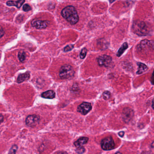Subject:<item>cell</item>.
<instances>
[{
  "mask_svg": "<svg viewBox=\"0 0 154 154\" xmlns=\"http://www.w3.org/2000/svg\"><path fill=\"white\" fill-rule=\"evenodd\" d=\"M18 58L21 62H24L25 60L26 55L24 51H21L18 53Z\"/></svg>",
  "mask_w": 154,
  "mask_h": 154,
  "instance_id": "obj_17",
  "label": "cell"
},
{
  "mask_svg": "<svg viewBox=\"0 0 154 154\" xmlns=\"http://www.w3.org/2000/svg\"><path fill=\"white\" fill-rule=\"evenodd\" d=\"M92 105L90 103L84 102L80 104L77 108L78 112L83 115H85L91 110Z\"/></svg>",
  "mask_w": 154,
  "mask_h": 154,
  "instance_id": "obj_8",
  "label": "cell"
},
{
  "mask_svg": "<svg viewBox=\"0 0 154 154\" xmlns=\"http://www.w3.org/2000/svg\"><path fill=\"white\" fill-rule=\"evenodd\" d=\"M40 118L38 115L33 114L27 116L25 119V123L27 126L34 127L39 123Z\"/></svg>",
  "mask_w": 154,
  "mask_h": 154,
  "instance_id": "obj_6",
  "label": "cell"
},
{
  "mask_svg": "<svg viewBox=\"0 0 154 154\" xmlns=\"http://www.w3.org/2000/svg\"><path fill=\"white\" fill-rule=\"evenodd\" d=\"M153 74H152V84H153Z\"/></svg>",
  "mask_w": 154,
  "mask_h": 154,
  "instance_id": "obj_28",
  "label": "cell"
},
{
  "mask_svg": "<svg viewBox=\"0 0 154 154\" xmlns=\"http://www.w3.org/2000/svg\"><path fill=\"white\" fill-rule=\"evenodd\" d=\"M85 148L82 147L77 148V153H78L79 154H82L85 152Z\"/></svg>",
  "mask_w": 154,
  "mask_h": 154,
  "instance_id": "obj_22",
  "label": "cell"
},
{
  "mask_svg": "<svg viewBox=\"0 0 154 154\" xmlns=\"http://www.w3.org/2000/svg\"><path fill=\"white\" fill-rule=\"evenodd\" d=\"M152 108H153V100L152 101Z\"/></svg>",
  "mask_w": 154,
  "mask_h": 154,
  "instance_id": "obj_30",
  "label": "cell"
},
{
  "mask_svg": "<svg viewBox=\"0 0 154 154\" xmlns=\"http://www.w3.org/2000/svg\"><path fill=\"white\" fill-rule=\"evenodd\" d=\"M17 149H18V147L17 145H13L10 150L8 154H16Z\"/></svg>",
  "mask_w": 154,
  "mask_h": 154,
  "instance_id": "obj_18",
  "label": "cell"
},
{
  "mask_svg": "<svg viewBox=\"0 0 154 154\" xmlns=\"http://www.w3.org/2000/svg\"><path fill=\"white\" fill-rule=\"evenodd\" d=\"M115 154H122L121 153H120V152H117V153H115Z\"/></svg>",
  "mask_w": 154,
  "mask_h": 154,
  "instance_id": "obj_29",
  "label": "cell"
},
{
  "mask_svg": "<svg viewBox=\"0 0 154 154\" xmlns=\"http://www.w3.org/2000/svg\"><path fill=\"white\" fill-rule=\"evenodd\" d=\"M24 2L25 1L23 0L17 1H8L7 2V4L8 6H15L17 8H20Z\"/></svg>",
  "mask_w": 154,
  "mask_h": 154,
  "instance_id": "obj_14",
  "label": "cell"
},
{
  "mask_svg": "<svg viewBox=\"0 0 154 154\" xmlns=\"http://www.w3.org/2000/svg\"><path fill=\"white\" fill-rule=\"evenodd\" d=\"M74 72V69L71 66L65 65L60 68L59 76L62 79H67L73 77Z\"/></svg>",
  "mask_w": 154,
  "mask_h": 154,
  "instance_id": "obj_3",
  "label": "cell"
},
{
  "mask_svg": "<svg viewBox=\"0 0 154 154\" xmlns=\"http://www.w3.org/2000/svg\"><path fill=\"white\" fill-rule=\"evenodd\" d=\"M151 41H149L147 39L143 40L141 43L137 46V49L139 51H147L152 47L153 48V44L151 43Z\"/></svg>",
  "mask_w": 154,
  "mask_h": 154,
  "instance_id": "obj_9",
  "label": "cell"
},
{
  "mask_svg": "<svg viewBox=\"0 0 154 154\" xmlns=\"http://www.w3.org/2000/svg\"><path fill=\"white\" fill-rule=\"evenodd\" d=\"M119 136L121 137H123V136L124 135V132H120L119 133Z\"/></svg>",
  "mask_w": 154,
  "mask_h": 154,
  "instance_id": "obj_25",
  "label": "cell"
},
{
  "mask_svg": "<svg viewBox=\"0 0 154 154\" xmlns=\"http://www.w3.org/2000/svg\"><path fill=\"white\" fill-rule=\"evenodd\" d=\"M103 98L105 100L109 99L111 96V93L108 91H105L103 94Z\"/></svg>",
  "mask_w": 154,
  "mask_h": 154,
  "instance_id": "obj_20",
  "label": "cell"
},
{
  "mask_svg": "<svg viewBox=\"0 0 154 154\" xmlns=\"http://www.w3.org/2000/svg\"><path fill=\"white\" fill-rule=\"evenodd\" d=\"M29 77H30V74L29 72L21 74L17 78V82L18 83H22L25 80H28Z\"/></svg>",
  "mask_w": 154,
  "mask_h": 154,
  "instance_id": "obj_13",
  "label": "cell"
},
{
  "mask_svg": "<svg viewBox=\"0 0 154 154\" xmlns=\"http://www.w3.org/2000/svg\"><path fill=\"white\" fill-rule=\"evenodd\" d=\"M61 15L71 24H75L79 21V16L77 10L73 6L66 7L62 10Z\"/></svg>",
  "mask_w": 154,
  "mask_h": 154,
  "instance_id": "obj_1",
  "label": "cell"
},
{
  "mask_svg": "<svg viewBox=\"0 0 154 154\" xmlns=\"http://www.w3.org/2000/svg\"><path fill=\"white\" fill-rule=\"evenodd\" d=\"M87 50L86 48H84L82 49L80 52V57L81 59H84L86 56V53H87Z\"/></svg>",
  "mask_w": 154,
  "mask_h": 154,
  "instance_id": "obj_19",
  "label": "cell"
},
{
  "mask_svg": "<svg viewBox=\"0 0 154 154\" xmlns=\"http://www.w3.org/2000/svg\"><path fill=\"white\" fill-rule=\"evenodd\" d=\"M41 96L43 98L49 99H52L55 97V93L52 90H49L41 94Z\"/></svg>",
  "mask_w": 154,
  "mask_h": 154,
  "instance_id": "obj_12",
  "label": "cell"
},
{
  "mask_svg": "<svg viewBox=\"0 0 154 154\" xmlns=\"http://www.w3.org/2000/svg\"><path fill=\"white\" fill-rule=\"evenodd\" d=\"M101 146L102 148L104 150H112L114 148L115 143L112 137L108 136L104 138L102 140L101 142Z\"/></svg>",
  "mask_w": 154,
  "mask_h": 154,
  "instance_id": "obj_4",
  "label": "cell"
},
{
  "mask_svg": "<svg viewBox=\"0 0 154 154\" xmlns=\"http://www.w3.org/2000/svg\"><path fill=\"white\" fill-rule=\"evenodd\" d=\"M133 111L131 108H124L122 112V119L125 122H128L133 119Z\"/></svg>",
  "mask_w": 154,
  "mask_h": 154,
  "instance_id": "obj_10",
  "label": "cell"
},
{
  "mask_svg": "<svg viewBox=\"0 0 154 154\" xmlns=\"http://www.w3.org/2000/svg\"><path fill=\"white\" fill-rule=\"evenodd\" d=\"M74 48V45H69L66 46L64 49L65 52H68L72 50Z\"/></svg>",
  "mask_w": 154,
  "mask_h": 154,
  "instance_id": "obj_23",
  "label": "cell"
},
{
  "mask_svg": "<svg viewBox=\"0 0 154 154\" xmlns=\"http://www.w3.org/2000/svg\"><path fill=\"white\" fill-rule=\"evenodd\" d=\"M97 63L100 66L108 67L112 62V58L110 56L107 55H103L97 58Z\"/></svg>",
  "mask_w": 154,
  "mask_h": 154,
  "instance_id": "obj_5",
  "label": "cell"
},
{
  "mask_svg": "<svg viewBox=\"0 0 154 154\" xmlns=\"http://www.w3.org/2000/svg\"><path fill=\"white\" fill-rule=\"evenodd\" d=\"M138 66V71H137V74H141L147 71L148 69V67L147 66L142 63H137Z\"/></svg>",
  "mask_w": 154,
  "mask_h": 154,
  "instance_id": "obj_15",
  "label": "cell"
},
{
  "mask_svg": "<svg viewBox=\"0 0 154 154\" xmlns=\"http://www.w3.org/2000/svg\"><path fill=\"white\" fill-rule=\"evenodd\" d=\"M49 23V21H42L35 19L31 22V25L37 29H43L47 28Z\"/></svg>",
  "mask_w": 154,
  "mask_h": 154,
  "instance_id": "obj_7",
  "label": "cell"
},
{
  "mask_svg": "<svg viewBox=\"0 0 154 154\" xmlns=\"http://www.w3.org/2000/svg\"><path fill=\"white\" fill-rule=\"evenodd\" d=\"M4 33H5V32H4L3 29L0 28V38H1L4 35Z\"/></svg>",
  "mask_w": 154,
  "mask_h": 154,
  "instance_id": "obj_24",
  "label": "cell"
},
{
  "mask_svg": "<svg viewBox=\"0 0 154 154\" xmlns=\"http://www.w3.org/2000/svg\"><path fill=\"white\" fill-rule=\"evenodd\" d=\"M133 29L136 35L139 36L147 35L148 33L147 27L144 22L136 21L133 24Z\"/></svg>",
  "mask_w": 154,
  "mask_h": 154,
  "instance_id": "obj_2",
  "label": "cell"
},
{
  "mask_svg": "<svg viewBox=\"0 0 154 154\" xmlns=\"http://www.w3.org/2000/svg\"><path fill=\"white\" fill-rule=\"evenodd\" d=\"M3 119H4V117H3V115L0 114V122H2Z\"/></svg>",
  "mask_w": 154,
  "mask_h": 154,
  "instance_id": "obj_26",
  "label": "cell"
},
{
  "mask_svg": "<svg viewBox=\"0 0 154 154\" xmlns=\"http://www.w3.org/2000/svg\"><path fill=\"white\" fill-rule=\"evenodd\" d=\"M23 10L24 11L27 12V11L31 10V7L29 4H25V5H24L23 7Z\"/></svg>",
  "mask_w": 154,
  "mask_h": 154,
  "instance_id": "obj_21",
  "label": "cell"
},
{
  "mask_svg": "<svg viewBox=\"0 0 154 154\" xmlns=\"http://www.w3.org/2000/svg\"><path fill=\"white\" fill-rule=\"evenodd\" d=\"M57 154H68L66 152H65V151H60V152L57 153Z\"/></svg>",
  "mask_w": 154,
  "mask_h": 154,
  "instance_id": "obj_27",
  "label": "cell"
},
{
  "mask_svg": "<svg viewBox=\"0 0 154 154\" xmlns=\"http://www.w3.org/2000/svg\"><path fill=\"white\" fill-rule=\"evenodd\" d=\"M127 48H128V44H127V43H124L121 48L119 49L117 53V57H120Z\"/></svg>",
  "mask_w": 154,
  "mask_h": 154,
  "instance_id": "obj_16",
  "label": "cell"
},
{
  "mask_svg": "<svg viewBox=\"0 0 154 154\" xmlns=\"http://www.w3.org/2000/svg\"><path fill=\"white\" fill-rule=\"evenodd\" d=\"M89 140V138L86 137H82L79 138L77 141L74 142V145L77 147H82L83 145L86 144Z\"/></svg>",
  "mask_w": 154,
  "mask_h": 154,
  "instance_id": "obj_11",
  "label": "cell"
}]
</instances>
